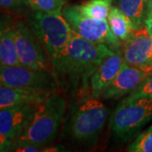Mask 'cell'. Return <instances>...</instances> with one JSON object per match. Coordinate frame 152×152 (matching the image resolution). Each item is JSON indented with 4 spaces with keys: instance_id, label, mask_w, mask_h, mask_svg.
<instances>
[{
    "instance_id": "obj_1",
    "label": "cell",
    "mask_w": 152,
    "mask_h": 152,
    "mask_svg": "<svg viewBox=\"0 0 152 152\" xmlns=\"http://www.w3.org/2000/svg\"><path fill=\"white\" fill-rule=\"evenodd\" d=\"M115 53L108 46L90 42L73 31L58 73L68 75L75 84L81 82L86 86L104 60Z\"/></svg>"
},
{
    "instance_id": "obj_2",
    "label": "cell",
    "mask_w": 152,
    "mask_h": 152,
    "mask_svg": "<svg viewBox=\"0 0 152 152\" xmlns=\"http://www.w3.org/2000/svg\"><path fill=\"white\" fill-rule=\"evenodd\" d=\"M27 23L48 55L52 65L59 72L63 65L73 30L63 14L33 10Z\"/></svg>"
},
{
    "instance_id": "obj_3",
    "label": "cell",
    "mask_w": 152,
    "mask_h": 152,
    "mask_svg": "<svg viewBox=\"0 0 152 152\" xmlns=\"http://www.w3.org/2000/svg\"><path fill=\"white\" fill-rule=\"evenodd\" d=\"M66 109L65 97L56 91L52 92L44 102L38 105L31 122L14 145L32 144L44 148L45 145L51 144L58 134Z\"/></svg>"
},
{
    "instance_id": "obj_4",
    "label": "cell",
    "mask_w": 152,
    "mask_h": 152,
    "mask_svg": "<svg viewBox=\"0 0 152 152\" xmlns=\"http://www.w3.org/2000/svg\"><path fill=\"white\" fill-rule=\"evenodd\" d=\"M152 121V98L124 99L113 112L110 129L121 140H129Z\"/></svg>"
},
{
    "instance_id": "obj_5",
    "label": "cell",
    "mask_w": 152,
    "mask_h": 152,
    "mask_svg": "<svg viewBox=\"0 0 152 152\" xmlns=\"http://www.w3.org/2000/svg\"><path fill=\"white\" fill-rule=\"evenodd\" d=\"M108 117V109L98 98L88 97L75 109L70 120L69 133L78 142L96 141L103 130Z\"/></svg>"
},
{
    "instance_id": "obj_6",
    "label": "cell",
    "mask_w": 152,
    "mask_h": 152,
    "mask_svg": "<svg viewBox=\"0 0 152 152\" xmlns=\"http://www.w3.org/2000/svg\"><path fill=\"white\" fill-rule=\"evenodd\" d=\"M63 15L72 30L88 41L105 44L116 52L122 47V42L111 31L107 20H101L86 16L79 10L77 5L64 6Z\"/></svg>"
},
{
    "instance_id": "obj_7",
    "label": "cell",
    "mask_w": 152,
    "mask_h": 152,
    "mask_svg": "<svg viewBox=\"0 0 152 152\" xmlns=\"http://www.w3.org/2000/svg\"><path fill=\"white\" fill-rule=\"evenodd\" d=\"M14 30L20 64L30 69L51 71L52 63L48 55L29 25L16 22L14 24Z\"/></svg>"
},
{
    "instance_id": "obj_8",
    "label": "cell",
    "mask_w": 152,
    "mask_h": 152,
    "mask_svg": "<svg viewBox=\"0 0 152 152\" xmlns=\"http://www.w3.org/2000/svg\"><path fill=\"white\" fill-rule=\"evenodd\" d=\"M0 84L5 86L55 91L57 83L51 71L39 70L25 66H1Z\"/></svg>"
},
{
    "instance_id": "obj_9",
    "label": "cell",
    "mask_w": 152,
    "mask_h": 152,
    "mask_svg": "<svg viewBox=\"0 0 152 152\" xmlns=\"http://www.w3.org/2000/svg\"><path fill=\"white\" fill-rule=\"evenodd\" d=\"M39 104L15 106L0 110V151H11L26 129Z\"/></svg>"
},
{
    "instance_id": "obj_10",
    "label": "cell",
    "mask_w": 152,
    "mask_h": 152,
    "mask_svg": "<svg viewBox=\"0 0 152 152\" xmlns=\"http://www.w3.org/2000/svg\"><path fill=\"white\" fill-rule=\"evenodd\" d=\"M122 55L128 64L152 71V37L145 26L133 31L124 42Z\"/></svg>"
},
{
    "instance_id": "obj_11",
    "label": "cell",
    "mask_w": 152,
    "mask_h": 152,
    "mask_svg": "<svg viewBox=\"0 0 152 152\" xmlns=\"http://www.w3.org/2000/svg\"><path fill=\"white\" fill-rule=\"evenodd\" d=\"M151 75L152 71L150 69L138 68L124 62L116 78L104 91L101 98L117 99L126 94H130Z\"/></svg>"
},
{
    "instance_id": "obj_12",
    "label": "cell",
    "mask_w": 152,
    "mask_h": 152,
    "mask_svg": "<svg viewBox=\"0 0 152 152\" xmlns=\"http://www.w3.org/2000/svg\"><path fill=\"white\" fill-rule=\"evenodd\" d=\"M125 61L122 53H115L104 60L90 80L91 96L101 98L104 91L113 81Z\"/></svg>"
},
{
    "instance_id": "obj_13",
    "label": "cell",
    "mask_w": 152,
    "mask_h": 152,
    "mask_svg": "<svg viewBox=\"0 0 152 152\" xmlns=\"http://www.w3.org/2000/svg\"><path fill=\"white\" fill-rule=\"evenodd\" d=\"M53 91L0 86V110L15 106L40 104Z\"/></svg>"
},
{
    "instance_id": "obj_14",
    "label": "cell",
    "mask_w": 152,
    "mask_h": 152,
    "mask_svg": "<svg viewBox=\"0 0 152 152\" xmlns=\"http://www.w3.org/2000/svg\"><path fill=\"white\" fill-rule=\"evenodd\" d=\"M0 64L1 66H20L17 53L14 25L10 18L2 19L0 28Z\"/></svg>"
},
{
    "instance_id": "obj_15",
    "label": "cell",
    "mask_w": 152,
    "mask_h": 152,
    "mask_svg": "<svg viewBox=\"0 0 152 152\" xmlns=\"http://www.w3.org/2000/svg\"><path fill=\"white\" fill-rule=\"evenodd\" d=\"M118 5L130 19L134 30L145 26L148 17V0H118Z\"/></svg>"
},
{
    "instance_id": "obj_16",
    "label": "cell",
    "mask_w": 152,
    "mask_h": 152,
    "mask_svg": "<svg viewBox=\"0 0 152 152\" xmlns=\"http://www.w3.org/2000/svg\"><path fill=\"white\" fill-rule=\"evenodd\" d=\"M109 27L114 36L123 42L130 37L134 30L130 19L118 7H113L107 17Z\"/></svg>"
},
{
    "instance_id": "obj_17",
    "label": "cell",
    "mask_w": 152,
    "mask_h": 152,
    "mask_svg": "<svg viewBox=\"0 0 152 152\" xmlns=\"http://www.w3.org/2000/svg\"><path fill=\"white\" fill-rule=\"evenodd\" d=\"M111 4L112 2L108 0H90L77 6L84 15L104 20H107L112 8Z\"/></svg>"
},
{
    "instance_id": "obj_18",
    "label": "cell",
    "mask_w": 152,
    "mask_h": 152,
    "mask_svg": "<svg viewBox=\"0 0 152 152\" xmlns=\"http://www.w3.org/2000/svg\"><path fill=\"white\" fill-rule=\"evenodd\" d=\"M32 10L48 14H63L65 0H26Z\"/></svg>"
},
{
    "instance_id": "obj_19",
    "label": "cell",
    "mask_w": 152,
    "mask_h": 152,
    "mask_svg": "<svg viewBox=\"0 0 152 152\" xmlns=\"http://www.w3.org/2000/svg\"><path fill=\"white\" fill-rule=\"evenodd\" d=\"M131 152H152V124L141 132L128 146Z\"/></svg>"
},
{
    "instance_id": "obj_20",
    "label": "cell",
    "mask_w": 152,
    "mask_h": 152,
    "mask_svg": "<svg viewBox=\"0 0 152 152\" xmlns=\"http://www.w3.org/2000/svg\"><path fill=\"white\" fill-rule=\"evenodd\" d=\"M141 97L152 98V75L148 76L141 85L133 92H131L129 95V96L125 99L134 100V99Z\"/></svg>"
},
{
    "instance_id": "obj_21",
    "label": "cell",
    "mask_w": 152,
    "mask_h": 152,
    "mask_svg": "<svg viewBox=\"0 0 152 152\" xmlns=\"http://www.w3.org/2000/svg\"><path fill=\"white\" fill-rule=\"evenodd\" d=\"M43 149V147L32 145V144H18L14 145L11 149V151H19V152H37L41 151Z\"/></svg>"
},
{
    "instance_id": "obj_22",
    "label": "cell",
    "mask_w": 152,
    "mask_h": 152,
    "mask_svg": "<svg viewBox=\"0 0 152 152\" xmlns=\"http://www.w3.org/2000/svg\"><path fill=\"white\" fill-rule=\"evenodd\" d=\"M23 4H26V0H0V4L2 8L6 10H15L20 7Z\"/></svg>"
},
{
    "instance_id": "obj_23",
    "label": "cell",
    "mask_w": 152,
    "mask_h": 152,
    "mask_svg": "<svg viewBox=\"0 0 152 152\" xmlns=\"http://www.w3.org/2000/svg\"><path fill=\"white\" fill-rule=\"evenodd\" d=\"M145 27H146L150 36L152 37V16L147 17L146 20H145Z\"/></svg>"
},
{
    "instance_id": "obj_24",
    "label": "cell",
    "mask_w": 152,
    "mask_h": 152,
    "mask_svg": "<svg viewBox=\"0 0 152 152\" xmlns=\"http://www.w3.org/2000/svg\"><path fill=\"white\" fill-rule=\"evenodd\" d=\"M148 16H152V0H148Z\"/></svg>"
},
{
    "instance_id": "obj_25",
    "label": "cell",
    "mask_w": 152,
    "mask_h": 152,
    "mask_svg": "<svg viewBox=\"0 0 152 152\" xmlns=\"http://www.w3.org/2000/svg\"><path fill=\"white\" fill-rule=\"evenodd\" d=\"M108 1H110V2H113V0H108Z\"/></svg>"
},
{
    "instance_id": "obj_26",
    "label": "cell",
    "mask_w": 152,
    "mask_h": 152,
    "mask_svg": "<svg viewBox=\"0 0 152 152\" xmlns=\"http://www.w3.org/2000/svg\"><path fill=\"white\" fill-rule=\"evenodd\" d=\"M151 69H152V67H151Z\"/></svg>"
}]
</instances>
